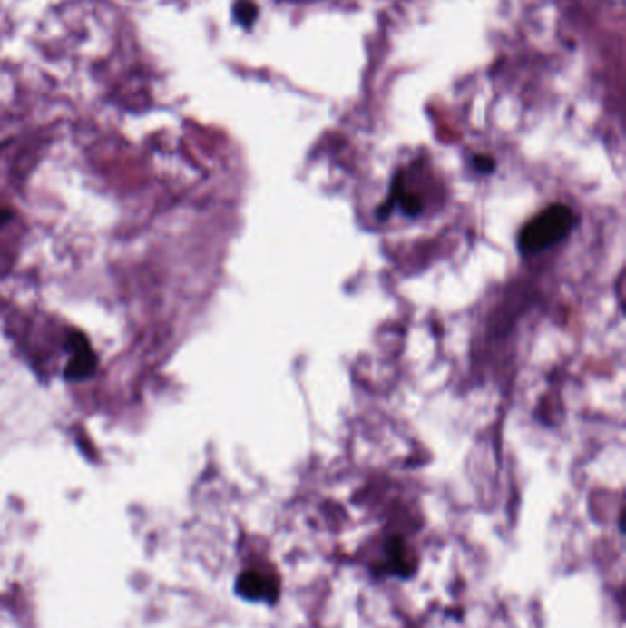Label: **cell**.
<instances>
[{
    "instance_id": "1",
    "label": "cell",
    "mask_w": 626,
    "mask_h": 628,
    "mask_svg": "<svg viewBox=\"0 0 626 628\" xmlns=\"http://www.w3.org/2000/svg\"><path fill=\"white\" fill-rule=\"evenodd\" d=\"M577 217L566 204H553L533 217L520 231L518 247L525 256L542 252L562 241L572 231Z\"/></svg>"
},
{
    "instance_id": "2",
    "label": "cell",
    "mask_w": 626,
    "mask_h": 628,
    "mask_svg": "<svg viewBox=\"0 0 626 628\" xmlns=\"http://www.w3.org/2000/svg\"><path fill=\"white\" fill-rule=\"evenodd\" d=\"M68 348L72 351V357L64 368V377L68 380H83L91 377L96 369V355L87 340V337L80 331H75L68 339Z\"/></svg>"
},
{
    "instance_id": "3",
    "label": "cell",
    "mask_w": 626,
    "mask_h": 628,
    "mask_svg": "<svg viewBox=\"0 0 626 628\" xmlns=\"http://www.w3.org/2000/svg\"><path fill=\"white\" fill-rule=\"evenodd\" d=\"M236 592L247 599V601H267V603H276L279 588L274 579L256 572V570H247L240 575L236 583Z\"/></svg>"
},
{
    "instance_id": "4",
    "label": "cell",
    "mask_w": 626,
    "mask_h": 628,
    "mask_svg": "<svg viewBox=\"0 0 626 628\" xmlns=\"http://www.w3.org/2000/svg\"><path fill=\"white\" fill-rule=\"evenodd\" d=\"M386 554H387V568L391 570V574H397L401 577L410 575L412 568L408 566L406 545H405L401 536H394V538L387 540Z\"/></svg>"
},
{
    "instance_id": "5",
    "label": "cell",
    "mask_w": 626,
    "mask_h": 628,
    "mask_svg": "<svg viewBox=\"0 0 626 628\" xmlns=\"http://www.w3.org/2000/svg\"><path fill=\"white\" fill-rule=\"evenodd\" d=\"M233 19H236V23H240L243 28H250L256 19H258V5L252 3V0H238L236 5H233Z\"/></svg>"
},
{
    "instance_id": "6",
    "label": "cell",
    "mask_w": 626,
    "mask_h": 628,
    "mask_svg": "<svg viewBox=\"0 0 626 628\" xmlns=\"http://www.w3.org/2000/svg\"><path fill=\"white\" fill-rule=\"evenodd\" d=\"M476 166H478V170L491 172L494 168V162L491 159H487V156H476Z\"/></svg>"
},
{
    "instance_id": "7",
    "label": "cell",
    "mask_w": 626,
    "mask_h": 628,
    "mask_svg": "<svg viewBox=\"0 0 626 628\" xmlns=\"http://www.w3.org/2000/svg\"><path fill=\"white\" fill-rule=\"evenodd\" d=\"M8 217H10V213L6 210H0V224H3Z\"/></svg>"
}]
</instances>
